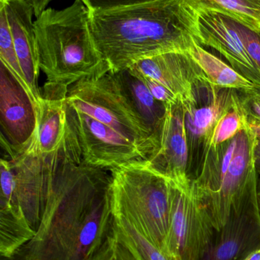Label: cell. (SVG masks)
<instances>
[{
    "mask_svg": "<svg viewBox=\"0 0 260 260\" xmlns=\"http://www.w3.org/2000/svg\"><path fill=\"white\" fill-rule=\"evenodd\" d=\"M195 40L200 45L216 50L232 68L260 88V72L249 56L233 20L214 12H198Z\"/></svg>",
    "mask_w": 260,
    "mask_h": 260,
    "instance_id": "obj_12",
    "label": "cell"
},
{
    "mask_svg": "<svg viewBox=\"0 0 260 260\" xmlns=\"http://www.w3.org/2000/svg\"><path fill=\"white\" fill-rule=\"evenodd\" d=\"M115 73L131 103L151 133L158 138L166 107L156 100L145 81L131 69Z\"/></svg>",
    "mask_w": 260,
    "mask_h": 260,
    "instance_id": "obj_15",
    "label": "cell"
},
{
    "mask_svg": "<svg viewBox=\"0 0 260 260\" xmlns=\"http://www.w3.org/2000/svg\"><path fill=\"white\" fill-rule=\"evenodd\" d=\"M96 260H142L116 230Z\"/></svg>",
    "mask_w": 260,
    "mask_h": 260,
    "instance_id": "obj_22",
    "label": "cell"
},
{
    "mask_svg": "<svg viewBox=\"0 0 260 260\" xmlns=\"http://www.w3.org/2000/svg\"><path fill=\"white\" fill-rule=\"evenodd\" d=\"M198 18L188 0H154L90 12L95 43L112 73L162 53H188L196 41Z\"/></svg>",
    "mask_w": 260,
    "mask_h": 260,
    "instance_id": "obj_3",
    "label": "cell"
},
{
    "mask_svg": "<svg viewBox=\"0 0 260 260\" xmlns=\"http://www.w3.org/2000/svg\"><path fill=\"white\" fill-rule=\"evenodd\" d=\"M129 68L141 77L153 79L172 91L186 111L195 108L198 88H215L189 53H162L141 59Z\"/></svg>",
    "mask_w": 260,
    "mask_h": 260,
    "instance_id": "obj_9",
    "label": "cell"
},
{
    "mask_svg": "<svg viewBox=\"0 0 260 260\" xmlns=\"http://www.w3.org/2000/svg\"><path fill=\"white\" fill-rule=\"evenodd\" d=\"M0 59L12 73L18 82L27 90V85L20 67L14 46L13 38L10 30L4 5L0 3ZM29 93V92H28Z\"/></svg>",
    "mask_w": 260,
    "mask_h": 260,
    "instance_id": "obj_21",
    "label": "cell"
},
{
    "mask_svg": "<svg viewBox=\"0 0 260 260\" xmlns=\"http://www.w3.org/2000/svg\"><path fill=\"white\" fill-rule=\"evenodd\" d=\"M1 1H9V0H1ZM27 3L33 9L34 15L36 18L41 15V14L47 9V6L51 0H21Z\"/></svg>",
    "mask_w": 260,
    "mask_h": 260,
    "instance_id": "obj_26",
    "label": "cell"
},
{
    "mask_svg": "<svg viewBox=\"0 0 260 260\" xmlns=\"http://www.w3.org/2000/svg\"><path fill=\"white\" fill-rule=\"evenodd\" d=\"M197 12L220 14L260 33V0H188Z\"/></svg>",
    "mask_w": 260,
    "mask_h": 260,
    "instance_id": "obj_17",
    "label": "cell"
},
{
    "mask_svg": "<svg viewBox=\"0 0 260 260\" xmlns=\"http://www.w3.org/2000/svg\"><path fill=\"white\" fill-rule=\"evenodd\" d=\"M0 114L2 148L6 153L25 151L38 131V108L27 90L3 62L0 67Z\"/></svg>",
    "mask_w": 260,
    "mask_h": 260,
    "instance_id": "obj_7",
    "label": "cell"
},
{
    "mask_svg": "<svg viewBox=\"0 0 260 260\" xmlns=\"http://www.w3.org/2000/svg\"><path fill=\"white\" fill-rule=\"evenodd\" d=\"M188 53L199 66L211 85L215 88L238 89L246 92H254L257 88L247 78L207 51L196 41Z\"/></svg>",
    "mask_w": 260,
    "mask_h": 260,
    "instance_id": "obj_16",
    "label": "cell"
},
{
    "mask_svg": "<svg viewBox=\"0 0 260 260\" xmlns=\"http://www.w3.org/2000/svg\"><path fill=\"white\" fill-rule=\"evenodd\" d=\"M34 26L40 69L46 76L43 97L66 99L78 81L110 71L96 47L90 12L82 0L65 9L47 8Z\"/></svg>",
    "mask_w": 260,
    "mask_h": 260,
    "instance_id": "obj_4",
    "label": "cell"
},
{
    "mask_svg": "<svg viewBox=\"0 0 260 260\" xmlns=\"http://www.w3.org/2000/svg\"><path fill=\"white\" fill-rule=\"evenodd\" d=\"M65 108L87 165L111 171L147 161L158 148V138L131 103L115 73L103 72L73 84Z\"/></svg>",
    "mask_w": 260,
    "mask_h": 260,
    "instance_id": "obj_2",
    "label": "cell"
},
{
    "mask_svg": "<svg viewBox=\"0 0 260 260\" xmlns=\"http://www.w3.org/2000/svg\"><path fill=\"white\" fill-rule=\"evenodd\" d=\"M116 230L142 260H171L129 220L113 213Z\"/></svg>",
    "mask_w": 260,
    "mask_h": 260,
    "instance_id": "obj_19",
    "label": "cell"
},
{
    "mask_svg": "<svg viewBox=\"0 0 260 260\" xmlns=\"http://www.w3.org/2000/svg\"><path fill=\"white\" fill-rule=\"evenodd\" d=\"M108 171L84 162L69 126L35 236L15 256L2 260H96L114 232Z\"/></svg>",
    "mask_w": 260,
    "mask_h": 260,
    "instance_id": "obj_1",
    "label": "cell"
},
{
    "mask_svg": "<svg viewBox=\"0 0 260 260\" xmlns=\"http://www.w3.org/2000/svg\"><path fill=\"white\" fill-rule=\"evenodd\" d=\"M229 99L214 96L210 105L186 111V127L195 136L206 139L230 102Z\"/></svg>",
    "mask_w": 260,
    "mask_h": 260,
    "instance_id": "obj_20",
    "label": "cell"
},
{
    "mask_svg": "<svg viewBox=\"0 0 260 260\" xmlns=\"http://www.w3.org/2000/svg\"><path fill=\"white\" fill-rule=\"evenodd\" d=\"M252 109L254 111L250 115L255 116L260 119V96H253L252 98Z\"/></svg>",
    "mask_w": 260,
    "mask_h": 260,
    "instance_id": "obj_28",
    "label": "cell"
},
{
    "mask_svg": "<svg viewBox=\"0 0 260 260\" xmlns=\"http://www.w3.org/2000/svg\"><path fill=\"white\" fill-rule=\"evenodd\" d=\"M248 115V125L250 129L253 130L257 139H260V119L255 116Z\"/></svg>",
    "mask_w": 260,
    "mask_h": 260,
    "instance_id": "obj_27",
    "label": "cell"
},
{
    "mask_svg": "<svg viewBox=\"0 0 260 260\" xmlns=\"http://www.w3.org/2000/svg\"><path fill=\"white\" fill-rule=\"evenodd\" d=\"M248 126V115L245 105L235 95H232L228 105L218 118L209 136L206 144L210 148H215L234 139L240 132Z\"/></svg>",
    "mask_w": 260,
    "mask_h": 260,
    "instance_id": "obj_18",
    "label": "cell"
},
{
    "mask_svg": "<svg viewBox=\"0 0 260 260\" xmlns=\"http://www.w3.org/2000/svg\"><path fill=\"white\" fill-rule=\"evenodd\" d=\"M90 12H103L134 5L142 4L154 0H82Z\"/></svg>",
    "mask_w": 260,
    "mask_h": 260,
    "instance_id": "obj_24",
    "label": "cell"
},
{
    "mask_svg": "<svg viewBox=\"0 0 260 260\" xmlns=\"http://www.w3.org/2000/svg\"><path fill=\"white\" fill-rule=\"evenodd\" d=\"M38 113V131L30 146L38 154L47 156L59 150L68 131L65 99L43 97Z\"/></svg>",
    "mask_w": 260,
    "mask_h": 260,
    "instance_id": "obj_14",
    "label": "cell"
},
{
    "mask_svg": "<svg viewBox=\"0 0 260 260\" xmlns=\"http://www.w3.org/2000/svg\"><path fill=\"white\" fill-rule=\"evenodd\" d=\"M234 25L242 40L249 56L260 72V33L234 21Z\"/></svg>",
    "mask_w": 260,
    "mask_h": 260,
    "instance_id": "obj_23",
    "label": "cell"
},
{
    "mask_svg": "<svg viewBox=\"0 0 260 260\" xmlns=\"http://www.w3.org/2000/svg\"><path fill=\"white\" fill-rule=\"evenodd\" d=\"M140 77L145 81V84L149 88L151 94L155 98L156 100L158 101L159 102L163 104L165 106L180 102L178 98L172 91H169L168 88L162 85L161 84L158 83L153 79H148V78L141 77V76H140Z\"/></svg>",
    "mask_w": 260,
    "mask_h": 260,
    "instance_id": "obj_25",
    "label": "cell"
},
{
    "mask_svg": "<svg viewBox=\"0 0 260 260\" xmlns=\"http://www.w3.org/2000/svg\"><path fill=\"white\" fill-rule=\"evenodd\" d=\"M4 5L10 26L17 57L22 71L29 94L39 108L43 94L38 85L39 54L32 17L33 9L21 0L1 1Z\"/></svg>",
    "mask_w": 260,
    "mask_h": 260,
    "instance_id": "obj_13",
    "label": "cell"
},
{
    "mask_svg": "<svg viewBox=\"0 0 260 260\" xmlns=\"http://www.w3.org/2000/svg\"><path fill=\"white\" fill-rule=\"evenodd\" d=\"M255 156H256V160L259 159L260 163V139H257L256 148H255Z\"/></svg>",
    "mask_w": 260,
    "mask_h": 260,
    "instance_id": "obj_30",
    "label": "cell"
},
{
    "mask_svg": "<svg viewBox=\"0 0 260 260\" xmlns=\"http://www.w3.org/2000/svg\"><path fill=\"white\" fill-rule=\"evenodd\" d=\"M236 136V150L224 180L215 192L201 199L216 230L224 227L232 209L238 210L248 195V179L256 160L257 137L249 125Z\"/></svg>",
    "mask_w": 260,
    "mask_h": 260,
    "instance_id": "obj_8",
    "label": "cell"
},
{
    "mask_svg": "<svg viewBox=\"0 0 260 260\" xmlns=\"http://www.w3.org/2000/svg\"><path fill=\"white\" fill-rule=\"evenodd\" d=\"M258 201H259V214H260V199L259 200H258Z\"/></svg>",
    "mask_w": 260,
    "mask_h": 260,
    "instance_id": "obj_31",
    "label": "cell"
},
{
    "mask_svg": "<svg viewBox=\"0 0 260 260\" xmlns=\"http://www.w3.org/2000/svg\"><path fill=\"white\" fill-rule=\"evenodd\" d=\"M260 247L259 201L249 194L227 223L213 236L201 260H243Z\"/></svg>",
    "mask_w": 260,
    "mask_h": 260,
    "instance_id": "obj_10",
    "label": "cell"
},
{
    "mask_svg": "<svg viewBox=\"0 0 260 260\" xmlns=\"http://www.w3.org/2000/svg\"><path fill=\"white\" fill-rule=\"evenodd\" d=\"M165 107L166 111L159 132L158 148L146 163L174 184L189 188L192 184L186 173L189 148L186 111L180 102Z\"/></svg>",
    "mask_w": 260,
    "mask_h": 260,
    "instance_id": "obj_11",
    "label": "cell"
},
{
    "mask_svg": "<svg viewBox=\"0 0 260 260\" xmlns=\"http://www.w3.org/2000/svg\"><path fill=\"white\" fill-rule=\"evenodd\" d=\"M111 174L113 213L129 220L166 255L170 180L150 168L146 161L125 165Z\"/></svg>",
    "mask_w": 260,
    "mask_h": 260,
    "instance_id": "obj_5",
    "label": "cell"
},
{
    "mask_svg": "<svg viewBox=\"0 0 260 260\" xmlns=\"http://www.w3.org/2000/svg\"><path fill=\"white\" fill-rule=\"evenodd\" d=\"M243 260H260V247L252 251Z\"/></svg>",
    "mask_w": 260,
    "mask_h": 260,
    "instance_id": "obj_29",
    "label": "cell"
},
{
    "mask_svg": "<svg viewBox=\"0 0 260 260\" xmlns=\"http://www.w3.org/2000/svg\"><path fill=\"white\" fill-rule=\"evenodd\" d=\"M215 229L195 185L171 181L170 224L166 253L171 260H201Z\"/></svg>",
    "mask_w": 260,
    "mask_h": 260,
    "instance_id": "obj_6",
    "label": "cell"
}]
</instances>
